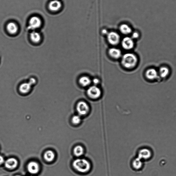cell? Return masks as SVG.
Instances as JSON below:
<instances>
[{
	"mask_svg": "<svg viewBox=\"0 0 176 176\" xmlns=\"http://www.w3.org/2000/svg\"><path fill=\"white\" fill-rule=\"evenodd\" d=\"M73 168L77 172L82 174L89 172L92 168V164L87 159L81 158H77L74 160Z\"/></svg>",
	"mask_w": 176,
	"mask_h": 176,
	"instance_id": "cell-1",
	"label": "cell"
},
{
	"mask_svg": "<svg viewBox=\"0 0 176 176\" xmlns=\"http://www.w3.org/2000/svg\"><path fill=\"white\" fill-rule=\"evenodd\" d=\"M138 59L136 56L131 53L123 55L121 59V64L123 67L127 69L132 68L136 66Z\"/></svg>",
	"mask_w": 176,
	"mask_h": 176,
	"instance_id": "cell-2",
	"label": "cell"
},
{
	"mask_svg": "<svg viewBox=\"0 0 176 176\" xmlns=\"http://www.w3.org/2000/svg\"><path fill=\"white\" fill-rule=\"evenodd\" d=\"M90 109L89 105L84 101L78 102L76 105L77 114L82 117L87 116L89 114Z\"/></svg>",
	"mask_w": 176,
	"mask_h": 176,
	"instance_id": "cell-3",
	"label": "cell"
},
{
	"mask_svg": "<svg viewBox=\"0 0 176 176\" xmlns=\"http://www.w3.org/2000/svg\"><path fill=\"white\" fill-rule=\"evenodd\" d=\"M101 89L96 85L90 87L87 91V96L92 99H99L101 96Z\"/></svg>",
	"mask_w": 176,
	"mask_h": 176,
	"instance_id": "cell-4",
	"label": "cell"
},
{
	"mask_svg": "<svg viewBox=\"0 0 176 176\" xmlns=\"http://www.w3.org/2000/svg\"><path fill=\"white\" fill-rule=\"evenodd\" d=\"M120 39V35L117 33L111 32L107 34L108 41L109 44L113 46H116L119 44Z\"/></svg>",
	"mask_w": 176,
	"mask_h": 176,
	"instance_id": "cell-5",
	"label": "cell"
},
{
	"mask_svg": "<svg viewBox=\"0 0 176 176\" xmlns=\"http://www.w3.org/2000/svg\"><path fill=\"white\" fill-rule=\"evenodd\" d=\"M121 44L123 49L129 50L132 49L134 46V40L129 37H125L122 40Z\"/></svg>",
	"mask_w": 176,
	"mask_h": 176,
	"instance_id": "cell-6",
	"label": "cell"
},
{
	"mask_svg": "<svg viewBox=\"0 0 176 176\" xmlns=\"http://www.w3.org/2000/svg\"><path fill=\"white\" fill-rule=\"evenodd\" d=\"M41 24V21L40 19L37 17H33L29 20V29L34 30L38 28Z\"/></svg>",
	"mask_w": 176,
	"mask_h": 176,
	"instance_id": "cell-7",
	"label": "cell"
},
{
	"mask_svg": "<svg viewBox=\"0 0 176 176\" xmlns=\"http://www.w3.org/2000/svg\"><path fill=\"white\" fill-rule=\"evenodd\" d=\"M27 169L28 172L32 174H36L40 171L39 164L36 162H30L27 165Z\"/></svg>",
	"mask_w": 176,
	"mask_h": 176,
	"instance_id": "cell-8",
	"label": "cell"
},
{
	"mask_svg": "<svg viewBox=\"0 0 176 176\" xmlns=\"http://www.w3.org/2000/svg\"><path fill=\"white\" fill-rule=\"evenodd\" d=\"M152 156V153L150 150L144 148L140 150L138 153V157L142 160H148Z\"/></svg>",
	"mask_w": 176,
	"mask_h": 176,
	"instance_id": "cell-9",
	"label": "cell"
},
{
	"mask_svg": "<svg viewBox=\"0 0 176 176\" xmlns=\"http://www.w3.org/2000/svg\"><path fill=\"white\" fill-rule=\"evenodd\" d=\"M108 54L112 58L115 59H118L122 58V52L120 49L112 47L109 49Z\"/></svg>",
	"mask_w": 176,
	"mask_h": 176,
	"instance_id": "cell-10",
	"label": "cell"
},
{
	"mask_svg": "<svg viewBox=\"0 0 176 176\" xmlns=\"http://www.w3.org/2000/svg\"><path fill=\"white\" fill-rule=\"evenodd\" d=\"M73 153L77 158H81L85 153L84 147L80 144L77 145L73 148Z\"/></svg>",
	"mask_w": 176,
	"mask_h": 176,
	"instance_id": "cell-11",
	"label": "cell"
},
{
	"mask_svg": "<svg viewBox=\"0 0 176 176\" xmlns=\"http://www.w3.org/2000/svg\"><path fill=\"white\" fill-rule=\"evenodd\" d=\"M32 86L29 82H24L21 84L19 86V91L21 94H27L30 91Z\"/></svg>",
	"mask_w": 176,
	"mask_h": 176,
	"instance_id": "cell-12",
	"label": "cell"
},
{
	"mask_svg": "<svg viewBox=\"0 0 176 176\" xmlns=\"http://www.w3.org/2000/svg\"><path fill=\"white\" fill-rule=\"evenodd\" d=\"M5 165L7 168L9 169L13 170L17 167L18 162L15 158H10L5 162Z\"/></svg>",
	"mask_w": 176,
	"mask_h": 176,
	"instance_id": "cell-13",
	"label": "cell"
},
{
	"mask_svg": "<svg viewBox=\"0 0 176 176\" xmlns=\"http://www.w3.org/2000/svg\"><path fill=\"white\" fill-rule=\"evenodd\" d=\"M62 6V4L58 0H53L49 4V8L52 11H57L60 9Z\"/></svg>",
	"mask_w": 176,
	"mask_h": 176,
	"instance_id": "cell-14",
	"label": "cell"
},
{
	"mask_svg": "<svg viewBox=\"0 0 176 176\" xmlns=\"http://www.w3.org/2000/svg\"><path fill=\"white\" fill-rule=\"evenodd\" d=\"M146 77L149 80L156 79L158 76V74L157 71L154 69H150L146 71Z\"/></svg>",
	"mask_w": 176,
	"mask_h": 176,
	"instance_id": "cell-15",
	"label": "cell"
},
{
	"mask_svg": "<svg viewBox=\"0 0 176 176\" xmlns=\"http://www.w3.org/2000/svg\"><path fill=\"white\" fill-rule=\"evenodd\" d=\"M80 84L83 87L89 86L91 84L92 81L90 78L87 76H84L81 77L79 79Z\"/></svg>",
	"mask_w": 176,
	"mask_h": 176,
	"instance_id": "cell-16",
	"label": "cell"
},
{
	"mask_svg": "<svg viewBox=\"0 0 176 176\" xmlns=\"http://www.w3.org/2000/svg\"><path fill=\"white\" fill-rule=\"evenodd\" d=\"M7 29L11 34H14L18 32V27L16 23L11 22L9 23L7 25Z\"/></svg>",
	"mask_w": 176,
	"mask_h": 176,
	"instance_id": "cell-17",
	"label": "cell"
},
{
	"mask_svg": "<svg viewBox=\"0 0 176 176\" xmlns=\"http://www.w3.org/2000/svg\"><path fill=\"white\" fill-rule=\"evenodd\" d=\"M132 165L135 169L139 170L142 167V160L139 158H135L132 161Z\"/></svg>",
	"mask_w": 176,
	"mask_h": 176,
	"instance_id": "cell-18",
	"label": "cell"
},
{
	"mask_svg": "<svg viewBox=\"0 0 176 176\" xmlns=\"http://www.w3.org/2000/svg\"><path fill=\"white\" fill-rule=\"evenodd\" d=\"M31 40L35 43H39L41 40V37L39 33L35 31H33L30 34Z\"/></svg>",
	"mask_w": 176,
	"mask_h": 176,
	"instance_id": "cell-19",
	"label": "cell"
},
{
	"mask_svg": "<svg viewBox=\"0 0 176 176\" xmlns=\"http://www.w3.org/2000/svg\"><path fill=\"white\" fill-rule=\"evenodd\" d=\"M54 153L53 151L50 150H47L45 152L44 154L45 160L49 162H50L54 160L55 158Z\"/></svg>",
	"mask_w": 176,
	"mask_h": 176,
	"instance_id": "cell-20",
	"label": "cell"
},
{
	"mask_svg": "<svg viewBox=\"0 0 176 176\" xmlns=\"http://www.w3.org/2000/svg\"><path fill=\"white\" fill-rule=\"evenodd\" d=\"M120 30L121 33L123 35H127L131 34L132 30L131 28L126 24L121 25L120 27Z\"/></svg>",
	"mask_w": 176,
	"mask_h": 176,
	"instance_id": "cell-21",
	"label": "cell"
},
{
	"mask_svg": "<svg viewBox=\"0 0 176 176\" xmlns=\"http://www.w3.org/2000/svg\"><path fill=\"white\" fill-rule=\"evenodd\" d=\"M82 117L78 115H74L71 119V122L73 125L75 126L79 125L81 123Z\"/></svg>",
	"mask_w": 176,
	"mask_h": 176,
	"instance_id": "cell-22",
	"label": "cell"
},
{
	"mask_svg": "<svg viewBox=\"0 0 176 176\" xmlns=\"http://www.w3.org/2000/svg\"><path fill=\"white\" fill-rule=\"evenodd\" d=\"M159 73L161 77L165 78L167 77L169 73V70L166 67H161L159 70Z\"/></svg>",
	"mask_w": 176,
	"mask_h": 176,
	"instance_id": "cell-23",
	"label": "cell"
},
{
	"mask_svg": "<svg viewBox=\"0 0 176 176\" xmlns=\"http://www.w3.org/2000/svg\"><path fill=\"white\" fill-rule=\"evenodd\" d=\"M139 33L137 32H135L132 33V38L133 39H137L139 37Z\"/></svg>",
	"mask_w": 176,
	"mask_h": 176,
	"instance_id": "cell-24",
	"label": "cell"
},
{
	"mask_svg": "<svg viewBox=\"0 0 176 176\" xmlns=\"http://www.w3.org/2000/svg\"><path fill=\"white\" fill-rule=\"evenodd\" d=\"M28 82L33 86L36 84L37 81L35 78L32 77L30 78Z\"/></svg>",
	"mask_w": 176,
	"mask_h": 176,
	"instance_id": "cell-25",
	"label": "cell"
},
{
	"mask_svg": "<svg viewBox=\"0 0 176 176\" xmlns=\"http://www.w3.org/2000/svg\"><path fill=\"white\" fill-rule=\"evenodd\" d=\"M93 82L95 85H96L99 84V80L98 78H95L93 80Z\"/></svg>",
	"mask_w": 176,
	"mask_h": 176,
	"instance_id": "cell-26",
	"label": "cell"
},
{
	"mask_svg": "<svg viewBox=\"0 0 176 176\" xmlns=\"http://www.w3.org/2000/svg\"><path fill=\"white\" fill-rule=\"evenodd\" d=\"M4 158L1 156H0V165H2L5 162Z\"/></svg>",
	"mask_w": 176,
	"mask_h": 176,
	"instance_id": "cell-27",
	"label": "cell"
},
{
	"mask_svg": "<svg viewBox=\"0 0 176 176\" xmlns=\"http://www.w3.org/2000/svg\"><path fill=\"white\" fill-rule=\"evenodd\" d=\"M103 32L104 34H108V33H107V30H103Z\"/></svg>",
	"mask_w": 176,
	"mask_h": 176,
	"instance_id": "cell-28",
	"label": "cell"
},
{
	"mask_svg": "<svg viewBox=\"0 0 176 176\" xmlns=\"http://www.w3.org/2000/svg\"><path fill=\"white\" fill-rule=\"evenodd\" d=\"M15 176H21L20 175H15Z\"/></svg>",
	"mask_w": 176,
	"mask_h": 176,
	"instance_id": "cell-29",
	"label": "cell"
}]
</instances>
